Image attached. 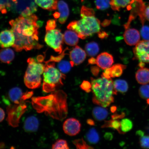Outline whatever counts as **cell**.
Returning a JSON list of instances; mask_svg holds the SVG:
<instances>
[{
  "instance_id": "obj_1",
  "label": "cell",
  "mask_w": 149,
  "mask_h": 149,
  "mask_svg": "<svg viewBox=\"0 0 149 149\" xmlns=\"http://www.w3.org/2000/svg\"><path fill=\"white\" fill-rule=\"evenodd\" d=\"M38 18L35 14L27 17L20 15L9 21L15 41L13 47L17 52L24 50L40 49L43 46L39 43Z\"/></svg>"
},
{
  "instance_id": "obj_2",
  "label": "cell",
  "mask_w": 149,
  "mask_h": 149,
  "mask_svg": "<svg viewBox=\"0 0 149 149\" xmlns=\"http://www.w3.org/2000/svg\"><path fill=\"white\" fill-rule=\"evenodd\" d=\"M31 104L37 113H44L55 120L62 121L68 114L67 95L63 90L54 91L45 96L33 97Z\"/></svg>"
},
{
  "instance_id": "obj_3",
  "label": "cell",
  "mask_w": 149,
  "mask_h": 149,
  "mask_svg": "<svg viewBox=\"0 0 149 149\" xmlns=\"http://www.w3.org/2000/svg\"><path fill=\"white\" fill-rule=\"evenodd\" d=\"M81 14V19L71 22L67 27L68 29L75 31L81 39L100 32V22L95 16L93 9L83 6Z\"/></svg>"
},
{
  "instance_id": "obj_4",
  "label": "cell",
  "mask_w": 149,
  "mask_h": 149,
  "mask_svg": "<svg viewBox=\"0 0 149 149\" xmlns=\"http://www.w3.org/2000/svg\"><path fill=\"white\" fill-rule=\"evenodd\" d=\"M93 101L95 104L104 107H107L114 102L113 95L117 91L113 86L111 79L105 77L94 79L91 78Z\"/></svg>"
},
{
  "instance_id": "obj_5",
  "label": "cell",
  "mask_w": 149,
  "mask_h": 149,
  "mask_svg": "<svg viewBox=\"0 0 149 149\" xmlns=\"http://www.w3.org/2000/svg\"><path fill=\"white\" fill-rule=\"evenodd\" d=\"M66 76L55 67V63L46 64L43 74L42 91L49 93L57 90L63 85Z\"/></svg>"
},
{
  "instance_id": "obj_6",
  "label": "cell",
  "mask_w": 149,
  "mask_h": 149,
  "mask_svg": "<svg viewBox=\"0 0 149 149\" xmlns=\"http://www.w3.org/2000/svg\"><path fill=\"white\" fill-rule=\"evenodd\" d=\"M27 61L28 66L24 77V83L29 88H38L41 85V76L43 74L45 65L39 61L37 62L32 58H29Z\"/></svg>"
},
{
  "instance_id": "obj_7",
  "label": "cell",
  "mask_w": 149,
  "mask_h": 149,
  "mask_svg": "<svg viewBox=\"0 0 149 149\" xmlns=\"http://www.w3.org/2000/svg\"><path fill=\"white\" fill-rule=\"evenodd\" d=\"M27 109V106L24 102L9 105L6 108V120L9 125L13 127H18L20 118Z\"/></svg>"
},
{
  "instance_id": "obj_8",
  "label": "cell",
  "mask_w": 149,
  "mask_h": 149,
  "mask_svg": "<svg viewBox=\"0 0 149 149\" xmlns=\"http://www.w3.org/2000/svg\"><path fill=\"white\" fill-rule=\"evenodd\" d=\"M45 41L48 46L59 54L62 53L64 35L60 30L54 29L46 31Z\"/></svg>"
},
{
  "instance_id": "obj_9",
  "label": "cell",
  "mask_w": 149,
  "mask_h": 149,
  "mask_svg": "<svg viewBox=\"0 0 149 149\" xmlns=\"http://www.w3.org/2000/svg\"><path fill=\"white\" fill-rule=\"evenodd\" d=\"M12 8L20 15L27 17L36 12L37 7L35 0H17Z\"/></svg>"
},
{
  "instance_id": "obj_10",
  "label": "cell",
  "mask_w": 149,
  "mask_h": 149,
  "mask_svg": "<svg viewBox=\"0 0 149 149\" xmlns=\"http://www.w3.org/2000/svg\"><path fill=\"white\" fill-rule=\"evenodd\" d=\"M134 58L140 63H149V41H139L133 48Z\"/></svg>"
},
{
  "instance_id": "obj_11",
  "label": "cell",
  "mask_w": 149,
  "mask_h": 149,
  "mask_svg": "<svg viewBox=\"0 0 149 149\" xmlns=\"http://www.w3.org/2000/svg\"><path fill=\"white\" fill-rule=\"evenodd\" d=\"M81 124L79 120L73 118L67 119L63 124V129L65 133L70 136H74L81 131Z\"/></svg>"
},
{
  "instance_id": "obj_12",
  "label": "cell",
  "mask_w": 149,
  "mask_h": 149,
  "mask_svg": "<svg viewBox=\"0 0 149 149\" xmlns=\"http://www.w3.org/2000/svg\"><path fill=\"white\" fill-rule=\"evenodd\" d=\"M85 52L79 46H76L70 52V61L72 67L82 63L86 58Z\"/></svg>"
},
{
  "instance_id": "obj_13",
  "label": "cell",
  "mask_w": 149,
  "mask_h": 149,
  "mask_svg": "<svg viewBox=\"0 0 149 149\" xmlns=\"http://www.w3.org/2000/svg\"><path fill=\"white\" fill-rule=\"evenodd\" d=\"M123 36L125 41L130 46L136 45L140 40L139 31L135 29L128 28L126 29Z\"/></svg>"
},
{
  "instance_id": "obj_14",
  "label": "cell",
  "mask_w": 149,
  "mask_h": 149,
  "mask_svg": "<svg viewBox=\"0 0 149 149\" xmlns=\"http://www.w3.org/2000/svg\"><path fill=\"white\" fill-rule=\"evenodd\" d=\"M15 39L13 33L10 30H5L0 33V46L3 48L12 46Z\"/></svg>"
},
{
  "instance_id": "obj_15",
  "label": "cell",
  "mask_w": 149,
  "mask_h": 149,
  "mask_svg": "<svg viewBox=\"0 0 149 149\" xmlns=\"http://www.w3.org/2000/svg\"><path fill=\"white\" fill-rule=\"evenodd\" d=\"M125 65L116 64L110 68L106 69L102 76L107 79L119 77L122 75L123 70L126 68Z\"/></svg>"
},
{
  "instance_id": "obj_16",
  "label": "cell",
  "mask_w": 149,
  "mask_h": 149,
  "mask_svg": "<svg viewBox=\"0 0 149 149\" xmlns=\"http://www.w3.org/2000/svg\"><path fill=\"white\" fill-rule=\"evenodd\" d=\"M113 62V56L107 52L100 54L96 59V64L104 70L111 67Z\"/></svg>"
},
{
  "instance_id": "obj_17",
  "label": "cell",
  "mask_w": 149,
  "mask_h": 149,
  "mask_svg": "<svg viewBox=\"0 0 149 149\" xmlns=\"http://www.w3.org/2000/svg\"><path fill=\"white\" fill-rule=\"evenodd\" d=\"M57 8L60 15L58 21L61 24H64L66 22L69 15L68 5L65 1L61 0L58 2Z\"/></svg>"
},
{
  "instance_id": "obj_18",
  "label": "cell",
  "mask_w": 149,
  "mask_h": 149,
  "mask_svg": "<svg viewBox=\"0 0 149 149\" xmlns=\"http://www.w3.org/2000/svg\"><path fill=\"white\" fill-rule=\"evenodd\" d=\"M39 122L36 117L32 116L28 117L24 122V128L26 132H34L38 130Z\"/></svg>"
},
{
  "instance_id": "obj_19",
  "label": "cell",
  "mask_w": 149,
  "mask_h": 149,
  "mask_svg": "<svg viewBox=\"0 0 149 149\" xmlns=\"http://www.w3.org/2000/svg\"><path fill=\"white\" fill-rule=\"evenodd\" d=\"M24 93L18 87H15L9 91L8 96L11 101L15 104H19L24 102L22 98Z\"/></svg>"
},
{
  "instance_id": "obj_20",
  "label": "cell",
  "mask_w": 149,
  "mask_h": 149,
  "mask_svg": "<svg viewBox=\"0 0 149 149\" xmlns=\"http://www.w3.org/2000/svg\"><path fill=\"white\" fill-rule=\"evenodd\" d=\"M79 37L75 31L70 30L65 31L64 40L65 43L70 46H74L79 42Z\"/></svg>"
},
{
  "instance_id": "obj_21",
  "label": "cell",
  "mask_w": 149,
  "mask_h": 149,
  "mask_svg": "<svg viewBox=\"0 0 149 149\" xmlns=\"http://www.w3.org/2000/svg\"><path fill=\"white\" fill-rule=\"evenodd\" d=\"M136 79L141 84L145 85L149 83V69L141 68L136 73Z\"/></svg>"
},
{
  "instance_id": "obj_22",
  "label": "cell",
  "mask_w": 149,
  "mask_h": 149,
  "mask_svg": "<svg viewBox=\"0 0 149 149\" xmlns=\"http://www.w3.org/2000/svg\"><path fill=\"white\" fill-rule=\"evenodd\" d=\"M134 0H111L110 5L112 9L115 11L120 10L121 8L127 7L130 8Z\"/></svg>"
},
{
  "instance_id": "obj_23",
  "label": "cell",
  "mask_w": 149,
  "mask_h": 149,
  "mask_svg": "<svg viewBox=\"0 0 149 149\" xmlns=\"http://www.w3.org/2000/svg\"><path fill=\"white\" fill-rule=\"evenodd\" d=\"M37 5L46 10L53 11L57 8L58 0H35Z\"/></svg>"
},
{
  "instance_id": "obj_24",
  "label": "cell",
  "mask_w": 149,
  "mask_h": 149,
  "mask_svg": "<svg viewBox=\"0 0 149 149\" xmlns=\"http://www.w3.org/2000/svg\"><path fill=\"white\" fill-rule=\"evenodd\" d=\"M14 52L10 48H7L0 50V61L9 64L14 60Z\"/></svg>"
},
{
  "instance_id": "obj_25",
  "label": "cell",
  "mask_w": 149,
  "mask_h": 149,
  "mask_svg": "<svg viewBox=\"0 0 149 149\" xmlns=\"http://www.w3.org/2000/svg\"><path fill=\"white\" fill-rule=\"evenodd\" d=\"M93 117L96 120L102 121L107 118L109 113L105 107L100 106L95 107L92 111Z\"/></svg>"
},
{
  "instance_id": "obj_26",
  "label": "cell",
  "mask_w": 149,
  "mask_h": 149,
  "mask_svg": "<svg viewBox=\"0 0 149 149\" xmlns=\"http://www.w3.org/2000/svg\"><path fill=\"white\" fill-rule=\"evenodd\" d=\"M113 86L117 92L124 93L128 91V85L127 81L123 79H117L113 82Z\"/></svg>"
},
{
  "instance_id": "obj_27",
  "label": "cell",
  "mask_w": 149,
  "mask_h": 149,
  "mask_svg": "<svg viewBox=\"0 0 149 149\" xmlns=\"http://www.w3.org/2000/svg\"><path fill=\"white\" fill-rule=\"evenodd\" d=\"M85 50L89 56H94L99 52V47L96 42H89L86 45Z\"/></svg>"
},
{
  "instance_id": "obj_28",
  "label": "cell",
  "mask_w": 149,
  "mask_h": 149,
  "mask_svg": "<svg viewBox=\"0 0 149 149\" xmlns=\"http://www.w3.org/2000/svg\"><path fill=\"white\" fill-rule=\"evenodd\" d=\"M86 139L91 144H96L100 140L99 135L95 128H92L86 134Z\"/></svg>"
},
{
  "instance_id": "obj_29",
  "label": "cell",
  "mask_w": 149,
  "mask_h": 149,
  "mask_svg": "<svg viewBox=\"0 0 149 149\" xmlns=\"http://www.w3.org/2000/svg\"><path fill=\"white\" fill-rule=\"evenodd\" d=\"M137 134L140 136V144L141 148H149V136L144 135L141 130L138 131Z\"/></svg>"
},
{
  "instance_id": "obj_30",
  "label": "cell",
  "mask_w": 149,
  "mask_h": 149,
  "mask_svg": "<svg viewBox=\"0 0 149 149\" xmlns=\"http://www.w3.org/2000/svg\"><path fill=\"white\" fill-rule=\"evenodd\" d=\"M133 124L129 119H123L120 122V130L122 133H126L129 132L133 128Z\"/></svg>"
},
{
  "instance_id": "obj_31",
  "label": "cell",
  "mask_w": 149,
  "mask_h": 149,
  "mask_svg": "<svg viewBox=\"0 0 149 149\" xmlns=\"http://www.w3.org/2000/svg\"><path fill=\"white\" fill-rule=\"evenodd\" d=\"M14 3L11 0H0V12L3 14H6L7 8H12Z\"/></svg>"
},
{
  "instance_id": "obj_32",
  "label": "cell",
  "mask_w": 149,
  "mask_h": 149,
  "mask_svg": "<svg viewBox=\"0 0 149 149\" xmlns=\"http://www.w3.org/2000/svg\"><path fill=\"white\" fill-rule=\"evenodd\" d=\"M72 67L70 62L68 61H61L58 65V68L63 73H68Z\"/></svg>"
},
{
  "instance_id": "obj_33",
  "label": "cell",
  "mask_w": 149,
  "mask_h": 149,
  "mask_svg": "<svg viewBox=\"0 0 149 149\" xmlns=\"http://www.w3.org/2000/svg\"><path fill=\"white\" fill-rule=\"evenodd\" d=\"M102 127H110L114 130H118L119 133H121L120 130V122L116 119L111 120L107 121V123L102 126Z\"/></svg>"
},
{
  "instance_id": "obj_34",
  "label": "cell",
  "mask_w": 149,
  "mask_h": 149,
  "mask_svg": "<svg viewBox=\"0 0 149 149\" xmlns=\"http://www.w3.org/2000/svg\"><path fill=\"white\" fill-rule=\"evenodd\" d=\"M109 0H95L97 8L101 10H105L109 8L110 5Z\"/></svg>"
},
{
  "instance_id": "obj_35",
  "label": "cell",
  "mask_w": 149,
  "mask_h": 149,
  "mask_svg": "<svg viewBox=\"0 0 149 149\" xmlns=\"http://www.w3.org/2000/svg\"><path fill=\"white\" fill-rule=\"evenodd\" d=\"M73 144L75 145L76 148L79 149H93L90 146L87 144L86 141L83 139L74 140L72 141Z\"/></svg>"
},
{
  "instance_id": "obj_36",
  "label": "cell",
  "mask_w": 149,
  "mask_h": 149,
  "mask_svg": "<svg viewBox=\"0 0 149 149\" xmlns=\"http://www.w3.org/2000/svg\"><path fill=\"white\" fill-rule=\"evenodd\" d=\"M139 93L141 98L144 99L149 98V85H144L140 87Z\"/></svg>"
},
{
  "instance_id": "obj_37",
  "label": "cell",
  "mask_w": 149,
  "mask_h": 149,
  "mask_svg": "<svg viewBox=\"0 0 149 149\" xmlns=\"http://www.w3.org/2000/svg\"><path fill=\"white\" fill-rule=\"evenodd\" d=\"M52 148L54 149H69L68 143L66 141L63 139H59L52 145Z\"/></svg>"
},
{
  "instance_id": "obj_38",
  "label": "cell",
  "mask_w": 149,
  "mask_h": 149,
  "mask_svg": "<svg viewBox=\"0 0 149 149\" xmlns=\"http://www.w3.org/2000/svg\"><path fill=\"white\" fill-rule=\"evenodd\" d=\"M68 49V48H66L64 50V51L61 54V55L58 56L54 57L53 56H51L49 60L45 62L46 64H47V63L51 62H59V61L62 60L63 58L65 56V55L67 54L66 53V52Z\"/></svg>"
},
{
  "instance_id": "obj_39",
  "label": "cell",
  "mask_w": 149,
  "mask_h": 149,
  "mask_svg": "<svg viewBox=\"0 0 149 149\" xmlns=\"http://www.w3.org/2000/svg\"><path fill=\"white\" fill-rule=\"evenodd\" d=\"M141 36L144 40L149 41V26L143 25L141 28Z\"/></svg>"
},
{
  "instance_id": "obj_40",
  "label": "cell",
  "mask_w": 149,
  "mask_h": 149,
  "mask_svg": "<svg viewBox=\"0 0 149 149\" xmlns=\"http://www.w3.org/2000/svg\"><path fill=\"white\" fill-rule=\"evenodd\" d=\"M80 87L87 93H89L92 91V84L87 81H84L80 86Z\"/></svg>"
},
{
  "instance_id": "obj_41",
  "label": "cell",
  "mask_w": 149,
  "mask_h": 149,
  "mask_svg": "<svg viewBox=\"0 0 149 149\" xmlns=\"http://www.w3.org/2000/svg\"><path fill=\"white\" fill-rule=\"evenodd\" d=\"M56 27V24L55 20L50 19L47 22L46 26V31L51 30L55 29Z\"/></svg>"
},
{
  "instance_id": "obj_42",
  "label": "cell",
  "mask_w": 149,
  "mask_h": 149,
  "mask_svg": "<svg viewBox=\"0 0 149 149\" xmlns=\"http://www.w3.org/2000/svg\"><path fill=\"white\" fill-rule=\"evenodd\" d=\"M33 91H30L24 93L22 100L23 101H25L26 100L30 98L33 95Z\"/></svg>"
},
{
  "instance_id": "obj_43",
  "label": "cell",
  "mask_w": 149,
  "mask_h": 149,
  "mask_svg": "<svg viewBox=\"0 0 149 149\" xmlns=\"http://www.w3.org/2000/svg\"><path fill=\"white\" fill-rule=\"evenodd\" d=\"M91 71L94 76H97L98 75L100 72V69L97 66H92L91 68Z\"/></svg>"
},
{
  "instance_id": "obj_44",
  "label": "cell",
  "mask_w": 149,
  "mask_h": 149,
  "mask_svg": "<svg viewBox=\"0 0 149 149\" xmlns=\"http://www.w3.org/2000/svg\"><path fill=\"white\" fill-rule=\"evenodd\" d=\"M144 15L145 18L149 21V5L148 6L145 7Z\"/></svg>"
},
{
  "instance_id": "obj_45",
  "label": "cell",
  "mask_w": 149,
  "mask_h": 149,
  "mask_svg": "<svg viewBox=\"0 0 149 149\" xmlns=\"http://www.w3.org/2000/svg\"><path fill=\"white\" fill-rule=\"evenodd\" d=\"M5 117V113L3 109L0 108V123L2 122Z\"/></svg>"
},
{
  "instance_id": "obj_46",
  "label": "cell",
  "mask_w": 149,
  "mask_h": 149,
  "mask_svg": "<svg viewBox=\"0 0 149 149\" xmlns=\"http://www.w3.org/2000/svg\"><path fill=\"white\" fill-rule=\"evenodd\" d=\"M98 33L99 37L101 39L105 38L106 37L108 36L107 33L105 32H104V31H100V32Z\"/></svg>"
},
{
  "instance_id": "obj_47",
  "label": "cell",
  "mask_w": 149,
  "mask_h": 149,
  "mask_svg": "<svg viewBox=\"0 0 149 149\" xmlns=\"http://www.w3.org/2000/svg\"><path fill=\"white\" fill-rule=\"evenodd\" d=\"M104 137L107 140H111L113 139V136L110 133H107L105 134V135H104Z\"/></svg>"
},
{
  "instance_id": "obj_48",
  "label": "cell",
  "mask_w": 149,
  "mask_h": 149,
  "mask_svg": "<svg viewBox=\"0 0 149 149\" xmlns=\"http://www.w3.org/2000/svg\"><path fill=\"white\" fill-rule=\"evenodd\" d=\"M110 23V20H104L103 23L102 24V25L104 27L107 26L109 25Z\"/></svg>"
},
{
  "instance_id": "obj_49",
  "label": "cell",
  "mask_w": 149,
  "mask_h": 149,
  "mask_svg": "<svg viewBox=\"0 0 149 149\" xmlns=\"http://www.w3.org/2000/svg\"><path fill=\"white\" fill-rule=\"evenodd\" d=\"M88 63L89 64H96V59L92 57L89 59Z\"/></svg>"
},
{
  "instance_id": "obj_50",
  "label": "cell",
  "mask_w": 149,
  "mask_h": 149,
  "mask_svg": "<svg viewBox=\"0 0 149 149\" xmlns=\"http://www.w3.org/2000/svg\"><path fill=\"white\" fill-rule=\"evenodd\" d=\"M87 123H88L89 125H94V121H93L92 120H90V119H89L87 121Z\"/></svg>"
},
{
  "instance_id": "obj_51",
  "label": "cell",
  "mask_w": 149,
  "mask_h": 149,
  "mask_svg": "<svg viewBox=\"0 0 149 149\" xmlns=\"http://www.w3.org/2000/svg\"><path fill=\"white\" fill-rule=\"evenodd\" d=\"M54 17L56 19L59 18V16H60V15H59V12H56L54 14Z\"/></svg>"
},
{
  "instance_id": "obj_52",
  "label": "cell",
  "mask_w": 149,
  "mask_h": 149,
  "mask_svg": "<svg viewBox=\"0 0 149 149\" xmlns=\"http://www.w3.org/2000/svg\"><path fill=\"white\" fill-rule=\"evenodd\" d=\"M111 109H113L111 110V111L113 112H114L115 111V110H116V107H111Z\"/></svg>"
},
{
  "instance_id": "obj_53",
  "label": "cell",
  "mask_w": 149,
  "mask_h": 149,
  "mask_svg": "<svg viewBox=\"0 0 149 149\" xmlns=\"http://www.w3.org/2000/svg\"><path fill=\"white\" fill-rule=\"evenodd\" d=\"M14 3H15L17 0H11Z\"/></svg>"
},
{
  "instance_id": "obj_54",
  "label": "cell",
  "mask_w": 149,
  "mask_h": 149,
  "mask_svg": "<svg viewBox=\"0 0 149 149\" xmlns=\"http://www.w3.org/2000/svg\"><path fill=\"white\" fill-rule=\"evenodd\" d=\"M147 102L149 105V98L148 99V100H147Z\"/></svg>"
},
{
  "instance_id": "obj_55",
  "label": "cell",
  "mask_w": 149,
  "mask_h": 149,
  "mask_svg": "<svg viewBox=\"0 0 149 149\" xmlns=\"http://www.w3.org/2000/svg\"><path fill=\"white\" fill-rule=\"evenodd\" d=\"M134 1H137V2H139L142 1V0H134Z\"/></svg>"
},
{
  "instance_id": "obj_56",
  "label": "cell",
  "mask_w": 149,
  "mask_h": 149,
  "mask_svg": "<svg viewBox=\"0 0 149 149\" xmlns=\"http://www.w3.org/2000/svg\"><path fill=\"white\" fill-rule=\"evenodd\" d=\"M74 1H77V0H74Z\"/></svg>"
}]
</instances>
